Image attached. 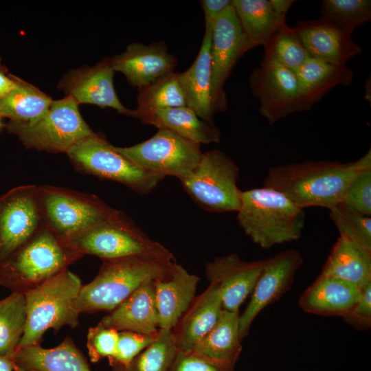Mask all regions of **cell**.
Wrapping results in <instances>:
<instances>
[{"instance_id":"6da1fadb","label":"cell","mask_w":371,"mask_h":371,"mask_svg":"<svg viewBox=\"0 0 371 371\" xmlns=\"http://www.w3.org/2000/svg\"><path fill=\"white\" fill-rule=\"evenodd\" d=\"M370 166V149L359 159L347 163L324 160L292 163L270 168L263 186L282 192L302 209L313 206L330 209L341 201L351 180Z\"/></svg>"},{"instance_id":"7a4b0ae2","label":"cell","mask_w":371,"mask_h":371,"mask_svg":"<svg viewBox=\"0 0 371 371\" xmlns=\"http://www.w3.org/2000/svg\"><path fill=\"white\" fill-rule=\"evenodd\" d=\"M83 256L69 243L42 225L0 262V284L25 293L56 276Z\"/></svg>"},{"instance_id":"3957f363","label":"cell","mask_w":371,"mask_h":371,"mask_svg":"<svg viewBox=\"0 0 371 371\" xmlns=\"http://www.w3.org/2000/svg\"><path fill=\"white\" fill-rule=\"evenodd\" d=\"M236 212L245 234L265 249L299 239L305 223L304 209L282 192L264 186L241 190Z\"/></svg>"},{"instance_id":"277c9868","label":"cell","mask_w":371,"mask_h":371,"mask_svg":"<svg viewBox=\"0 0 371 371\" xmlns=\"http://www.w3.org/2000/svg\"><path fill=\"white\" fill-rule=\"evenodd\" d=\"M102 261L96 276L81 287L77 300L80 314L113 311L142 284L159 278L176 262L144 257Z\"/></svg>"},{"instance_id":"5b68a950","label":"cell","mask_w":371,"mask_h":371,"mask_svg":"<svg viewBox=\"0 0 371 371\" xmlns=\"http://www.w3.org/2000/svg\"><path fill=\"white\" fill-rule=\"evenodd\" d=\"M82 286L68 269L25 293L27 322L19 348L41 345L45 333L61 328H76L80 313L77 300ZM17 348V349H18Z\"/></svg>"},{"instance_id":"8992f818","label":"cell","mask_w":371,"mask_h":371,"mask_svg":"<svg viewBox=\"0 0 371 371\" xmlns=\"http://www.w3.org/2000/svg\"><path fill=\"white\" fill-rule=\"evenodd\" d=\"M42 225L70 243L115 214L98 196L55 186H38Z\"/></svg>"},{"instance_id":"52a82bcc","label":"cell","mask_w":371,"mask_h":371,"mask_svg":"<svg viewBox=\"0 0 371 371\" xmlns=\"http://www.w3.org/2000/svg\"><path fill=\"white\" fill-rule=\"evenodd\" d=\"M69 243L82 256L92 255L102 260L144 257L176 261L168 249L149 238L119 210Z\"/></svg>"},{"instance_id":"ba28073f","label":"cell","mask_w":371,"mask_h":371,"mask_svg":"<svg viewBox=\"0 0 371 371\" xmlns=\"http://www.w3.org/2000/svg\"><path fill=\"white\" fill-rule=\"evenodd\" d=\"M6 127L26 148L55 153H66L74 144L95 133L70 96L53 100L45 113L34 122L10 121Z\"/></svg>"},{"instance_id":"9c48e42d","label":"cell","mask_w":371,"mask_h":371,"mask_svg":"<svg viewBox=\"0 0 371 371\" xmlns=\"http://www.w3.org/2000/svg\"><path fill=\"white\" fill-rule=\"evenodd\" d=\"M239 169L219 150L202 153L192 172L180 181L186 192L203 209L216 213L237 212L241 190L237 186Z\"/></svg>"},{"instance_id":"30bf717a","label":"cell","mask_w":371,"mask_h":371,"mask_svg":"<svg viewBox=\"0 0 371 371\" xmlns=\"http://www.w3.org/2000/svg\"><path fill=\"white\" fill-rule=\"evenodd\" d=\"M66 154L79 172L120 183L139 194L151 192L164 178L142 170L96 133L74 144Z\"/></svg>"},{"instance_id":"8fae6325","label":"cell","mask_w":371,"mask_h":371,"mask_svg":"<svg viewBox=\"0 0 371 371\" xmlns=\"http://www.w3.org/2000/svg\"><path fill=\"white\" fill-rule=\"evenodd\" d=\"M200 146L169 130L159 128L139 144L113 148L145 172L163 177L172 176L181 181L199 163L203 153Z\"/></svg>"},{"instance_id":"7c38bea8","label":"cell","mask_w":371,"mask_h":371,"mask_svg":"<svg viewBox=\"0 0 371 371\" xmlns=\"http://www.w3.org/2000/svg\"><path fill=\"white\" fill-rule=\"evenodd\" d=\"M252 95L260 102L259 112L272 125L302 111V98L295 72L273 60H262L249 78Z\"/></svg>"},{"instance_id":"4fadbf2b","label":"cell","mask_w":371,"mask_h":371,"mask_svg":"<svg viewBox=\"0 0 371 371\" xmlns=\"http://www.w3.org/2000/svg\"><path fill=\"white\" fill-rule=\"evenodd\" d=\"M248 50L238 19L232 5L214 22L211 33V98L214 113L227 108L224 85L238 60Z\"/></svg>"},{"instance_id":"5bb4252c","label":"cell","mask_w":371,"mask_h":371,"mask_svg":"<svg viewBox=\"0 0 371 371\" xmlns=\"http://www.w3.org/2000/svg\"><path fill=\"white\" fill-rule=\"evenodd\" d=\"M42 225L37 186H19L1 195L0 262Z\"/></svg>"},{"instance_id":"9a60e30c","label":"cell","mask_w":371,"mask_h":371,"mask_svg":"<svg viewBox=\"0 0 371 371\" xmlns=\"http://www.w3.org/2000/svg\"><path fill=\"white\" fill-rule=\"evenodd\" d=\"M303 262L302 254L293 249L265 259L249 302L239 316L240 332L243 339L248 335L256 316L290 289L295 275Z\"/></svg>"},{"instance_id":"2e32d148","label":"cell","mask_w":371,"mask_h":371,"mask_svg":"<svg viewBox=\"0 0 371 371\" xmlns=\"http://www.w3.org/2000/svg\"><path fill=\"white\" fill-rule=\"evenodd\" d=\"M265 260L245 261L236 254L216 257L205 265L210 284L218 288L223 308L239 313V308L252 293Z\"/></svg>"},{"instance_id":"e0dca14e","label":"cell","mask_w":371,"mask_h":371,"mask_svg":"<svg viewBox=\"0 0 371 371\" xmlns=\"http://www.w3.org/2000/svg\"><path fill=\"white\" fill-rule=\"evenodd\" d=\"M114 70L110 58L95 65L71 70L63 76L58 87L78 104H91L110 107L120 113L131 116L133 110L126 109L119 100L113 85Z\"/></svg>"},{"instance_id":"ac0fdd59","label":"cell","mask_w":371,"mask_h":371,"mask_svg":"<svg viewBox=\"0 0 371 371\" xmlns=\"http://www.w3.org/2000/svg\"><path fill=\"white\" fill-rule=\"evenodd\" d=\"M311 58L335 65H346L361 48L346 32L322 18L299 21L293 27Z\"/></svg>"},{"instance_id":"d6986e66","label":"cell","mask_w":371,"mask_h":371,"mask_svg":"<svg viewBox=\"0 0 371 371\" xmlns=\"http://www.w3.org/2000/svg\"><path fill=\"white\" fill-rule=\"evenodd\" d=\"M110 58L114 71L122 73L128 82L139 89L175 72L177 58L168 52L164 42L150 45L133 43Z\"/></svg>"},{"instance_id":"ffe728a7","label":"cell","mask_w":371,"mask_h":371,"mask_svg":"<svg viewBox=\"0 0 371 371\" xmlns=\"http://www.w3.org/2000/svg\"><path fill=\"white\" fill-rule=\"evenodd\" d=\"M200 278L175 262L154 280L159 329L172 330L190 306Z\"/></svg>"},{"instance_id":"44dd1931","label":"cell","mask_w":371,"mask_h":371,"mask_svg":"<svg viewBox=\"0 0 371 371\" xmlns=\"http://www.w3.org/2000/svg\"><path fill=\"white\" fill-rule=\"evenodd\" d=\"M361 289L344 280L319 275L301 295L298 306L304 312L344 317L359 301Z\"/></svg>"},{"instance_id":"7402d4cb","label":"cell","mask_w":371,"mask_h":371,"mask_svg":"<svg viewBox=\"0 0 371 371\" xmlns=\"http://www.w3.org/2000/svg\"><path fill=\"white\" fill-rule=\"evenodd\" d=\"M117 331L156 335L159 330L154 280L144 282L99 322Z\"/></svg>"},{"instance_id":"603a6c76","label":"cell","mask_w":371,"mask_h":371,"mask_svg":"<svg viewBox=\"0 0 371 371\" xmlns=\"http://www.w3.org/2000/svg\"><path fill=\"white\" fill-rule=\"evenodd\" d=\"M132 117L158 129L169 130L199 144L218 143L221 133L213 123L201 120L188 106L166 109H136Z\"/></svg>"},{"instance_id":"cb8c5ba5","label":"cell","mask_w":371,"mask_h":371,"mask_svg":"<svg viewBox=\"0 0 371 371\" xmlns=\"http://www.w3.org/2000/svg\"><path fill=\"white\" fill-rule=\"evenodd\" d=\"M223 309L218 288L214 284H210L201 294L195 296L172 330L177 348L192 350L216 324Z\"/></svg>"},{"instance_id":"d4e9b609","label":"cell","mask_w":371,"mask_h":371,"mask_svg":"<svg viewBox=\"0 0 371 371\" xmlns=\"http://www.w3.org/2000/svg\"><path fill=\"white\" fill-rule=\"evenodd\" d=\"M212 26H206L202 44L192 65L179 73L187 106L203 120L213 123L211 98L210 45Z\"/></svg>"},{"instance_id":"484cf974","label":"cell","mask_w":371,"mask_h":371,"mask_svg":"<svg viewBox=\"0 0 371 371\" xmlns=\"http://www.w3.org/2000/svg\"><path fill=\"white\" fill-rule=\"evenodd\" d=\"M12 360L16 366L25 370L91 371L87 359L69 337L52 348L41 345L19 348Z\"/></svg>"},{"instance_id":"4316f807","label":"cell","mask_w":371,"mask_h":371,"mask_svg":"<svg viewBox=\"0 0 371 371\" xmlns=\"http://www.w3.org/2000/svg\"><path fill=\"white\" fill-rule=\"evenodd\" d=\"M302 98V111L309 110L331 89L349 86L353 71L346 65H335L310 58L295 71Z\"/></svg>"},{"instance_id":"83f0119b","label":"cell","mask_w":371,"mask_h":371,"mask_svg":"<svg viewBox=\"0 0 371 371\" xmlns=\"http://www.w3.org/2000/svg\"><path fill=\"white\" fill-rule=\"evenodd\" d=\"M239 313L223 309L213 328L192 350L223 365L235 368L243 346Z\"/></svg>"},{"instance_id":"f1b7e54d","label":"cell","mask_w":371,"mask_h":371,"mask_svg":"<svg viewBox=\"0 0 371 371\" xmlns=\"http://www.w3.org/2000/svg\"><path fill=\"white\" fill-rule=\"evenodd\" d=\"M320 275L344 280L362 290L371 284V251L339 236Z\"/></svg>"},{"instance_id":"f546056e","label":"cell","mask_w":371,"mask_h":371,"mask_svg":"<svg viewBox=\"0 0 371 371\" xmlns=\"http://www.w3.org/2000/svg\"><path fill=\"white\" fill-rule=\"evenodd\" d=\"M232 5L245 36L248 50L265 46L286 25L269 0H232Z\"/></svg>"},{"instance_id":"4dcf8cb0","label":"cell","mask_w":371,"mask_h":371,"mask_svg":"<svg viewBox=\"0 0 371 371\" xmlns=\"http://www.w3.org/2000/svg\"><path fill=\"white\" fill-rule=\"evenodd\" d=\"M52 102L37 87L19 78L16 87L0 98V115L10 121L34 122L45 113Z\"/></svg>"},{"instance_id":"1f68e13d","label":"cell","mask_w":371,"mask_h":371,"mask_svg":"<svg viewBox=\"0 0 371 371\" xmlns=\"http://www.w3.org/2000/svg\"><path fill=\"white\" fill-rule=\"evenodd\" d=\"M27 322L25 294L12 292L0 300V356L13 357Z\"/></svg>"},{"instance_id":"d6a6232c","label":"cell","mask_w":371,"mask_h":371,"mask_svg":"<svg viewBox=\"0 0 371 371\" xmlns=\"http://www.w3.org/2000/svg\"><path fill=\"white\" fill-rule=\"evenodd\" d=\"M171 330L159 329L155 341L126 365L112 364V371H169L177 353Z\"/></svg>"},{"instance_id":"836d02e7","label":"cell","mask_w":371,"mask_h":371,"mask_svg":"<svg viewBox=\"0 0 371 371\" xmlns=\"http://www.w3.org/2000/svg\"><path fill=\"white\" fill-rule=\"evenodd\" d=\"M179 76L172 72L138 89L137 109L188 106Z\"/></svg>"},{"instance_id":"e575fe53","label":"cell","mask_w":371,"mask_h":371,"mask_svg":"<svg viewBox=\"0 0 371 371\" xmlns=\"http://www.w3.org/2000/svg\"><path fill=\"white\" fill-rule=\"evenodd\" d=\"M311 57L293 30L286 25L264 46L262 60H273L295 71Z\"/></svg>"},{"instance_id":"d590c367","label":"cell","mask_w":371,"mask_h":371,"mask_svg":"<svg viewBox=\"0 0 371 371\" xmlns=\"http://www.w3.org/2000/svg\"><path fill=\"white\" fill-rule=\"evenodd\" d=\"M322 18L352 34L357 27L371 20L370 0H324Z\"/></svg>"},{"instance_id":"8d00e7d4","label":"cell","mask_w":371,"mask_h":371,"mask_svg":"<svg viewBox=\"0 0 371 371\" xmlns=\"http://www.w3.org/2000/svg\"><path fill=\"white\" fill-rule=\"evenodd\" d=\"M329 216L339 236L371 251V217L363 215L341 202L328 209Z\"/></svg>"},{"instance_id":"74e56055","label":"cell","mask_w":371,"mask_h":371,"mask_svg":"<svg viewBox=\"0 0 371 371\" xmlns=\"http://www.w3.org/2000/svg\"><path fill=\"white\" fill-rule=\"evenodd\" d=\"M341 203L348 208L370 216L371 166L361 170L351 180Z\"/></svg>"},{"instance_id":"f35d334b","label":"cell","mask_w":371,"mask_h":371,"mask_svg":"<svg viewBox=\"0 0 371 371\" xmlns=\"http://www.w3.org/2000/svg\"><path fill=\"white\" fill-rule=\"evenodd\" d=\"M118 331L98 323L89 329L87 348L90 360L96 363L104 358H112L116 351Z\"/></svg>"},{"instance_id":"ab89813d","label":"cell","mask_w":371,"mask_h":371,"mask_svg":"<svg viewBox=\"0 0 371 371\" xmlns=\"http://www.w3.org/2000/svg\"><path fill=\"white\" fill-rule=\"evenodd\" d=\"M156 335H146L129 330L118 331V339L114 356L109 359L110 365H126L156 339Z\"/></svg>"},{"instance_id":"60d3db41","label":"cell","mask_w":371,"mask_h":371,"mask_svg":"<svg viewBox=\"0 0 371 371\" xmlns=\"http://www.w3.org/2000/svg\"><path fill=\"white\" fill-rule=\"evenodd\" d=\"M169 371H235L193 350L177 349Z\"/></svg>"},{"instance_id":"b9f144b4","label":"cell","mask_w":371,"mask_h":371,"mask_svg":"<svg viewBox=\"0 0 371 371\" xmlns=\"http://www.w3.org/2000/svg\"><path fill=\"white\" fill-rule=\"evenodd\" d=\"M344 321L358 330H367L371 327V284L361 290V295L352 308L342 317Z\"/></svg>"},{"instance_id":"7bdbcfd3","label":"cell","mask_w":371,"mask_h":371,"mask_svg":"<svg viewBox=\"0 0 371 371\" xmlns=\"http://www.w3.org/2000/svg\"><path fill=\"white\" fill-rule=\"evenodd\" d=\"M232 0H203L201 1L204 12L206 26H213L214 22L219 14L228 6L232 5Z\"/></svg>"},{"instance_id":"ee69618b","label":"cell","mask_w":371,"mask_h":371,"mask_svg":"<svg viewBox=\"0 0 371 371\" xmlns=\"http://www.w3.org/2000/svg\"><path fill=\"white\" fill-rule=\"evenodd\" d=\"M19 78L8 74L2 66L0 67V98L5 96L18 85Z\"/></svg>"},{"instance_id":"f6af8a7d","label":"cell","mask_w":371,"mask_h":371,"mask_svg":"<svg viewBox=\"0 0 371 371\" xmlns=\"http://www.w3.org/2000/svg\"><path fill=\"white\" fill-rule=\"evenodd\" d=\"M269 1L275 12L285 18L288 10L295 2L293 0H269Z\"/></svg>"},{"instance_id":"bcb514c9","label":"cell","mask_w":371,"mask_h":371,"mask_svg":"<svg viewBox=\"0 0 371 371\" xmlns=\"http://www.w3.org/2000/svg\"><path fill=\"white\" fill-rule=\"evenodd\" d=\"M0 371H14V363L12 358L0 356Z\"/></svg>"},{"instance_id":"7dc6e473","label":"cell","mask_w":371,"mask_h":371,"mask_svg":"<svg viewBox=\"0 0 371 371\" xmlns=\"http://www.w3.org/2000/svg\"><path fill=\"white\" fill-rule=\"evenodd\" d=\"M14 371H36V370H23V369H21V368H18L17 366H16L14 364Z\"/></svg>"},{"instance_id":"c3c4849f","label":"cell","mask_w":371,"mask_h":371,"mask_svg":"<svg viewBox=\"0 0 371 371\" xmlns=\"http://www.w3.org/2000/svg\"><path fill=\"white\" fill-rule=\"evenodd\" d=\"M3 127V123L1 122V117L0 115V129Z\"/></svg>"},{"instance_id":"681fc988","label":"cell","mask_w":371,"mask_h":371,"mask_svg":"<svg viewBox=\"0 0 371 371\" xmlns=\"http://www.w3.org/2000/svg\"><path fill=\"white\" fill-rule=\"evenodd\" d=\"M1 67V58H0V67Z\"/></svg>"}]
</instances>
